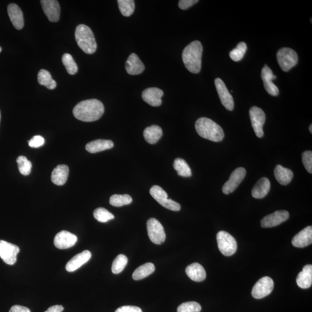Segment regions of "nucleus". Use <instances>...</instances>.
<instances>
[{
	"mask_svg": "<svg viewBox=\"0 0 312 312\" xmlns=\"http://www.w3.org/2000/svg\"><path fill=\"white\" fill-rule=\"evenodd\" d=\"M216 88H217L219 98L221 104L228 111H232L234 108V101L233 97L225 86L224 82L220 78H217L215 81Z\"/></svg>",
	"mask_w": 312,
	"mask_h": 312,
	"instance_id": "nucleus-13",
	"label": "nucleus"
},
{
	"mask_svg": "<svg viewBox=\"0 0 312 312\" xmlns=\"http://www.w3.org/2000/svg\"><path fill=\"white\" fill-rule=\"evenodd\" d=\"M247 50V45L246 43H239L237 47L230 52V57L234 62H240L244 58Z\"/></svg>",
	"mask_w": 312,
	"mask_h": 312,
	"instance_id": "nucleus-37",
	"label": "nucleus"
},
{
	"mask_svg": "<svg viewBox=\"0 0 312 312\" xmlns=\"http://www.w3.org/2000/svg\"><path fill=\"white\" fill-rule=\"evenodd\" d=\"M155 267L154 264L147 263L136 269L132 274V278L135 281H139L148 277L154 273Z\"/></svg>",
	"mask_w": 312,
	"mask_h": 312,
	"instance_id": "nucleus-30",
	"label": "nucleus"
},
{
	"mask_svg": "<svg viewBox=\"0 0 312 312\" xmlns=\"http://www.w3.org/2000/svg\"><path fill=\"white\" fill-rule=\"evenodd\" d=\"M132 201V199L128 194H114L111 197L109 203L114 207H121L131 204Z\"/></svg>",
	"mask_w": 312,
	"mask_h": 312,
	"instance_id": "nucleus-33",
	"label": "nucleus"
},
{
	"mask_svg": "<svg viewBox=\"0 0 312 312\" xmlns=\"http://www.w3.org/2000/svg\"><path fill=\"white\" fill-rule=\"evenodd\" d=\"M19 251L20 249L17 246L5 241H0V257L6 264H15Z\"/></svg>",
	"mask_w": 312,
	"mask_h": 312,
	"instance_id": "nucleus-11",
	"label": "nucleus"
},
{
	"mask_svg": "<svg viewBox=\"0 0 312 312\" xmlns=\"http://www.w3.org/2000/svg\"><path fill=\"white\" fill-rule=\"evenodd\" d=\"M0 121H1V112H0Z\"/></svg>",
	"mask_w": 312,
	"mask_h": 312,
	"instance_id": "nucleus-49",
	"label": "nucleus"
},
{
	"mask_svg": "<svg viewBox=\"0 0 312 312\" xmlns=\"http://www.w3.org/2000/svg\"><path fill=\"white\" fill-rule=\"evenodd\" d=\"M43 11L51 22H58L61 15V6L56 0H42Z\"/></svg>",
	"mask_w": 312,
	"mask_h": 312,
	"instance_id": "nucleus-17",
	"label": "nucleus"
},
{
	"mask_svg": "<svg viewBox=\"0 0 312 312\" xmlns=\"http://www.w3.org/2000/svg\"><path fill=\"white\" fill-rule=\"evenodd\" d=\"M302 158H303V162L305 169L310 172L312 173V151H305L302 155Z\"/></svg>",
	"mask_w": 312,
	"mask_h": 312,
	"instance_id": "nucleus-41",
	"label": "nucleus"
},
{
	"mask_svg": "<svg viewBox=\"0 0 312 312\" xmlns=\"http://www.w3.org/2000/svg\"><path fill=\"white\" fill-rule=\"evenodd\" d=\"M297 283L301 288H310L312 284V265H305L303 271L299 273L297 278Z\"/></svg>",
	"mask_w": 312,
	"mask_h": 312,
	"instance_id": "nucleus-27",
	"label": "nucleus"
},
{
	"mask_svg": "<svg viewBox=\"0 0 312 312\" xmlns=\"http://www.w3.org/2000/svg\"><path fill=\"white\" fill-rule=\"evenodd\" d=\"M201 307L196 302H187L179 305L178 308V312H200Z\"/></svg>",
	"mask_w": 312,
	"mask_h": 312,
	"instance_id": "nucleus-40",
	"label": "nucleus"
},
{
	"mask_svg": "<svg viewBox=\"0 0 312 312\" xmlns=\"http://www.w3.org/2000/svg\"><path fill=\"white\" fill-rule=\"evenodd\" d=\"M1 51H2V48L1 46H0V53H1Z\"/></svg>",
	"mask_w": 312,
	"mask_h": 312,
	"instance_id": "nucleus-48",
	"label": "nucleus"
},
{
	"mask_svg": "<svg viewBox=\"0 0 312 312\" xmlns=\"http://www.w3.org/2000/svg\"><path fill=\"white\" fill-rule=\"evenodd\" d=\"M150 194L156 201H157L162 207L172 211L181 210V205L178 202L168 198L167 192L158 186L155 185L152 187Z\"/></svg>",
	"mask_w": 312,
	"mask_h": 312,
	"instance_id": "nucleus-7",
	"label": "nucleus"
},
{
	"mask_svg": "<svg viewBox=\"0 0 312 312\" xmlns=\"http://www.w3.org/2000/svg\"><path fill=\"white\" fill-rule=\"evenodd\" d=\"M174 168L177 171L179 176L187 178L191 177V168L184 159L176 158L174 162Z\"/></svg>",
	"mask_w": 312,
	"mask_h": 312,
	"instance_id": "nucleus-32",
	"label": "nucleus"
},
{
	"mask_svg": "<svg viewBox=\"0 0 312 312\" xmlns=\"http://www.w3.org/2000/svg\"><path fill=\"white\" fill-rule=\"evenodd\" d=\"M198 2V0H181L179 1V7L181 9L187 10Z\"/></svg>",
	"mask_w": 312,
	"mask_h": 312,
	"instance_id": "nucleus-43",
	"label": "nucleus"
},
{
	"mask_svg": "<svg viewBox=\"0 0 312 312\" xmlns=\"http://www.w3.org/2000/svg\"><path fill=\"white\" fill-rule=\"evenodd\" d=\"M75 36L79 47L86 54L92 55L95 52L97 43L94 32L88 26L78 25L75 30Z\"/></svg>",
	"mask_w": 312,
	"mask_h": 312,
	"instance_id": "nucleus-4",
	"label": "nucleus"
},
{
	"mask_svg": "<svg viewBox=\"0 0 312 312\" xmlns=\"http://www.w3.org/2000/svg\"><path fill=\"white\" fill-rule=\"evenodd\" d=\"M92 257L91 252L89 250H85L82 253L75 255L66 264L65 269L69 272H72L82 266Z\"/></svg>",
	"mask_w": 312,
	"mask_h": 312,
	"instance_id": "nucleus-19",
	"label": "nucleus"
},
{
	"mask_svg": "<svg viewBox=\"0 0 312 312\" xmlns=\"http://www.w3.org/2000/svg\"><path fill=\"white\" fill-rule=\"evenodd\" d=\"M78 241V238L75 235L67 231H62L56 234L54 244L59 250H66L74 247Z\"/></svg>",
	"mask_w": 312,
	"mask_h": 312,
	"instance_id": "nucleus-15",
	"label": "nucleus"
},
{
	"mask_svg": "<svg viewBox=\"0 0 312 312\" xmlns=\"http://www.w3.org/2000/svg\"><path fill=\"white\" fill-rule=\"evenodd\" d=\"M104 112V105L96 99H87L79 102L73 109V114L75 118L85 122L98 120Z\"/></svg>",
	"mask_w": 312,
	"mask_h": 312,
	"instance_id": "nucleus-1",
	"label": "nucleus"
},
{
	"mask_svg": "<svg viewBox=\"0 0 312 312\" xmlns=\"http://www.w3.org/2000/svg\"><path fill=\"white\" fill-rule=\"evenodd\" d=\"M312 243V227L308 226L301 231L292 240V244L296 248H303Z\"/></svg>",
	"mask_w": 312,
	"mask_h": 312,
	"instance_id": "nucleus-21",
	"label": "nucleus"
},
{
	"mask_svg": "<svg viewBox=\"0 0 312 312\" xmlns=\"http://www.w3.org/2000/svg\"><path fill=\"white\" fill-rule=\"evenodd\" d=\"M69 168L66 165H59L52 171L51 180L53 183L58 186L64 185L67 181Z\"/></svg>",
	"mask_w": 312,
	"mask_h": 312,
	"instance_id": "nucleus-23",
	"label": "nucleus"
},
{
	"mask_svg": "<svg viewBox=\"0 0 312 312\" xmlns=\"http://www.w3.org/2000/svg\"><path fill=\"white\" fill-rule=\"evenodd\" d=\"M271 183L267 178H262L254 185L251 191L253 197L257 199L263 198L270 190Z\"/></svg>",
	"mask_w": 312,
	"mask_h": 312,
	"instance_id": "nucleus-24",
	"label": "nucleus"
},
{
	"mask_svg": "<svg viewBox=\"0 0 312 312\" xmlns=\"http://www.w3.org/2000/svg\"><path fill=\"white\" fill-rule=\"evenodd\" d=\"M309 129H310V131L311 132V133H312V125H311L310 126V128H309Z\"/></svg>",
	"mask_w": 312,
	"mask_h": 312,
	"instance_id": "nucleus-47",
	"label": "nucleus"
},
{
	"mask_svg": "<svg viewBox=\"0 0 312 312\" xmlns=\"http://www.w3.org/2000/svg\"><path fill=\"white\" fill-rule=\"evenodd\" d=\"M195 127L198 135L208 140L220 142L223 140L224 137L223 129L210 119H198L195 122Z\"/></svg>",
	"mask_w": 312,
	"mask_h": 312,
	"instance_id": "nucleus-3",
	"label": "nucleus"
},
{
	"mask_svg": "<svg viewBox=\"0 0 312 312\" xmlns=\"http://www.w3.org/2000/svg\"><path fill=\"white\" fill-rule=\"evenodd\" d=\"M94 218L101 223H106L115 218L114 215L104 208L96 209L94 212Z\"/></svg>",
	"mask_w": 312,
	"mask_h": 312,
	"instance_id": "nucleus-38",
	"label": "nucleus"
},
{
	"mask_svg": "<svg viewBox=\"0 0 312 312\" xmlns=\"http://www.w3.org/2000/svg\"><path fill=\"white\" fill-rule=\"evenodd\" d=\"M64 308L62 305H55L48 308V310L45 312H62Z\"/></svg>",
	"mask_w": 312,
	"mask_h": 312,
	"instance_id": "nucleus-46",
	"label": "nucleus"
},
{
	"mask_svg": "<svg viewBox=\"0 0 312 312\" xmlns=\"http://www.w3.org/2000/svg\"><path fill=\"white\" fill-rule=\"evenodd\" d=\"M114 144L111 140L97 139L88 143L86 145V150L91 154H96L99 152L108 150L114 147Z\"/></svg>",
	"mask_w": 312,
	"mask_h": 312,
	"instance_id": "nucleus-26",
	"label": "nucleus"
},
{
	"mask_svg": "<svg viewBox=\"0 0 312 312\" xmlns=\"http://www.w3.org/2000/svg\"><path fill=\"white\" fill-rule=\"evenodd\" d=\"M274 175L279 183L285 186L290 183L294 174L290 169L278 165L275 168Z\"/></svg>",
	"mask_w": 312,
	"mask_h": 312,
	"instance_id": "nucleus-28",
	"label": "nucleus"
},
{
	"mask_svg": "<svg viewBox=\"0 0 312 312\" xmlns=\"http://www.w3.org/2000/svg\"><path fill=\"white\" fill-rule=\"evenodd\" d=\"M144 136L146 141L150 144H155L162 136V130L160 126L152 125L145 129Z\"/></svg>",
	"mask_w": 312,
	"mask_h": 312,
	"instance_id": "nucleus-29",
	"label": "nucleus"
},
{
	"mask_svg": "<svg viewBox=\"0 0 312 312\" xmlns=\"http://www.w3.org/2000/svg\"><path fill=\"white\" fill-rule=\"evenodd\" d=\"M38 81L39 84L45 86L49 90H54L57 86V84L54 79L50 72L45 69H41L38 74Z\"/></svg>",
	"mask_w": 312,
	"mask_h": 312,
	"instance_id": "nucleus-31",
	"label": "nucleus"
},
{
	"mask_svg": "<svg viewBox=\"0 0 312 312\" xmlns=\"http://www.w3.org/2000/svg\"><path fill=\"white\" fill-rule=\"evenodd\" d=\"M247 171L244 168L240 167L232 172L228 181L225 182L222 190L225 194H229L234 191L245 177Z\"/></svg>",
	"mask_w": 312,
	"mask_h": 312,
	"instance_id": "nucleus-12",
	"label": "nucleus"
},
{
	"mask_svg": "<svg viewBox=\"0 0 312 312\" xmlns=\"http://www.w3.org/2000/svg\"><path fill=\"white\" fill-rule=\"evenodd\" d=\"M203 48L199 41H194L188 44L182 53V60L185 67L193 74H198L201 69L202 56Z\"/></svg>",
	"mask_w": 312,
	"mask_h": 312,
	"instance_id": "nucleus-2",
	"label": "nucleus"
},
{
	"mask_svg": "<svg viewBox=\"0 0 312 312\" xmlns=\"http://www.w3.org/2000/svg\"><path fill=\"white\" fill-rule=\"evenodd\" d=\"M261 78L268 94L272 96L278 95L280 91L277 86L273 83V81L277 78V76L273 74V72L267 65H265L262 69Z\"/></svg>",
	"mask_w": 312,
	"mask_h": 312,
	"instance_id": "nucleus-16",
	"label": "nucleus"
},
{
	"mask_svg": "<svg viewBox=\"0 0 312 312\" xmlns=\"http://www.w3.org/2000/svg\"><path fill=\"white\" fill-rule=\"evenodd\" d=\"M9 312H31L27 307L21 306V305H14L10 309Z\"/></svg>",
	"mask_w": 312,
	"mask_h": 312,
	"instance_id": "nucleus-45",
	"label": "nucleus"
},
{
	"mask_svg": "<svg viewBox=\"0 0 312 312\" xmlns=\"http://www.w3.org/2000/svg\"><path fill=\"white\" fill-rule=\"evenodd\" d=\"M115 312H142V311L140 308L128 305L118 308Z\"/></svg>",
	"mask_w": 312,
	"mask_h": 312,
	"instance_id": "nucleus-44",
	"label": "nucleus"
},
{
	"mask_svg": "<svg viewBox=\"0 0 312 312\" xmlns=\"http://www.w3.org/2000/svg\"><path fill=\"white\" fill-rule=\"evenodd\" d=\"M8 14L10 20L15 29L21 30L24 27V18L21 8L15 4L8 6Z\"/></svg>",
	"mask_w": 312,
	"mask_h": 312,
	"instance_id": "nucleus-22",
	"label": "nucleus"
},
{
	"mask_svg": "<svg viewBox=\"0 0 312 312\" xmlns=\"http://www.w3.org/2000/svg\"><path fill=\"white\" fill-rule=\"evenodd\" d=\"M147 231L149 238L153 243L156 245L164 243L166 239L164 229L157 219H149L147 221Z\"/></svg>",
	"mask_w": 312,
	"mask_h": 312,
	"instance_id": "nucleus-8",
	"label": "nucleus"
},
{
	"mask_svg": "<svg viewBox=\"0 0 312 312\" xmlns=\"http://www.w3.org/2000/svg\"><path fill=\"white\" fill-rule=\"evenodd\" d=\"M125 67L128 74L137 75L142 74L145 70V65L138 56L132 53L126 61Z\"/></svg>",
	"mask_w": 312,
	"mask_h": 312,
	"instance_id": "nucleus-20",
	"label": "nucleus"
},
{
	"mask_svg": "<svg viewBox=\"0 0 312 312\" xmlns=\"http://www.w3.org/2000/svg\"><path fill=\"white\" fill-rule=\"evenodd\" d=\"M19 172L23 175H29L31 173L32 164L25 156H20L16 160Z\"/></svg>",
	"mask_w": 312,
	"mask_h": 312,
	"instance_id": "nucleus-39",
	"label": "nucleus"
},
{
	"mask_svg": "<svg viewBox=\"0 0 312 312\" xmlns=\"http://www.w3.org/2000/svg\"><path fill=\"white\" fill-rule=\"evenodd\" d=\"M186 273L192 281L197 282L204 281L207 277V274L204 267L197 263L188 265L186 269Z\"/></svg>",
	"mask_w": 312,
	"mask_h": 312,
	"instance_id": "nucleus-25",
	"label": "nucleus"
},
{
	"mask_svg": "<svg viewBox=\"0 0 312 312\" xmlns=\"http://www.w3.org/2000/svg\"><path fill=\"white\" fill-rule=\"evenodd\" d=\"M277 57L279 65L284 72H287L295 67L298 62L296 52L288 48H283L279 50Z\"/></svg>",
	"mask_w": 312,
	"mask_h": 312,
	"instance_id": "nucleus-6",
	"label": "nucleus"
},
{
	"mask_svg": "<svg viewBox=\"0 0 312 312\" xmlns=\"http://www.w3.org/2000/svg\"><path fill=\"white\" fill-rule=\"evenodd\" d=\"M274 282L270 277H264L255 284L251 295L255 299H262L270 295L273 291Z\"/></svg>",
	"mask_w": 312,
	"mask_h": 312,
	"instance_id": "nucleus-10",
	"label": "nucleus"
},
{
	"mask_svg": "<svg viewBox=\"0 0 312 312\" xmlns=\"http://www.w3.org/2000/svg\"><path fill=\"white\" fill-rule=\"evenodd\" d=\"M45 144V139L40 135H35L29 141V145L31 148H38Z\"/></svg>",
	"mask_w": 312,
	"mask_h": 312,
	"instance_id": "nucleus-42",
	"label": "nucleus"
},
{
	"mask_svg": "<svg viewBox=\"0 0 312 312\" xmlns=\"http://www.w3.org/2000/svg\"><path fill=\"white\" fill-rule=\"evenodd\" d=\"M164 93L157 88H149L142 92V97L144 101L152 107H159L162 104L161 97Z\"/></svg>",
	"mask_w": 312,
	"mask_h": 312,
	"instance_id": "nucleus-18",
	"label": "nucleus"
},
{
	"mask_svg": "<svg viewBox=\"0 0 312 312\" xmlns=\"http://www.w3.org/2000/svg\"><path fill=\"white\" fill-rule=\"evenodd\" d=\"M250 116L252 127L258 138L263 137V127L266 119L264 112L260 108L253 107L250 109Z\"/></svg>",
	"mask_w": 312,
	"mask_h": 312,
	"instance_id": "nucleus-9",
	"label": "nucleus"
},
{
	"mask_svg": "<svg viewBox=\"0 0 312 312\" xmlns=\"http://www.w3.org/2000/svg\"><path fill=\"white\" fill-rule=\"evenodd\" d=\"M217 238L218 250L225 256H231L237 251V242L227 232L219 231Z\"/></svg>",
	"mask_w": 312,
	"mask_h": 312,
	"instance_id": "nucleus-5",
	"label": "nucleus"
},
{
	"mask_svg": "<svg viewBox=\"0 0 312 312\" xmlns=\"http://www.w3.org/2000/svg\"><path fill=\"white\" fill-rule=\"evenodd\" d=\"M290 214L286 211H278L268 215L261 221V225L263 228L276 227L288 220Z\"/></svg>",
	"mask_w": 312,
	"mask_h": 312,
	"instance_id": "nucleus-14",
	"label": "nucleus"
},
{
	"mask_svg": "<svg viewBox=\"0 0 312 312\" xmlns=\"http://www.w3.org/2000/svg\"><path fill=\"white\" fill-rule=\"evenodd\" d=\"M128 263V258L124 254H119L112 263V271L114 274H120Z\"/></svg>",
	"mask_w": 312,
	"mask_h": 312,
	"instance_id": "nucleus-35",
	"label": "nucleus"
},
{
	"mask_svg": "<svg viewBox=\"0 0 312 312\" xmlns=\"http://www.w3.org/2000/svg\"><path fill=\"white\" fill-rule=\"evenodd\" d=\"M62 62L69 74L75 75L78 72V65L72 56L68 54L62 56Z\"/></svg>",
	"mask_w": 312,
	"mask_h": 312,
	"instance_id": "nucleus-36",
	"label": "nucleus"
},
{
	"mask_svg": "<svg viewBox=\"0 0 312 312\" xmlns=\"http://www.w3.org/2000/svg\"><path fill=\"white\" fill-rule=\"evenodd\" d=\"M119 8L121 14L128 17L133 14L135 9V2L132 0H118Z\"/></svg>",
	"mask_w": 312,
	"mask_h": 312,
	"instance_id": "nucleus-34",
	"label": "nucleus"
}]
</instances>
